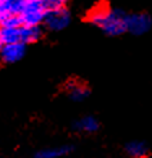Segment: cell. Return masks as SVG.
<instances>
[{
    "label": "cell",
    "instance_id": "12",
    "mask_svg": "<svg viewBox=\"0 0 152 158\" xmlns=\"http://www.w3.org/2000/svg\"><path fill=\"white\" fill-rule=\"evenodd\" d=\"M0 46H2V45H0Z\"/></svg>",
    "mask_w": 152,
    "mask_h": 158
},
{
    "label": "cell",
    "instance_id": "10",
    "mask_svg": "<svg viewBox=\"0 0 152 158\" xmlns=\"http://www.w3.org/2000/svg\"><path fill=\"white\" fill-rule=\"evenodd\" d=\"M125 153L130 158H148V147L142 140H130L125 144Z\"/></svg>",
    "mask_w": 152,
    "mask_h": 158
},
{
    "label": "cell",
    "instance_id": "1",
    "mask_svg": "<svg viewBox=\"0 0 152 158\" xmlns=\"http://www.w3.org/2000/svg\"><path fill=\"white\" fill-rule=\"evenodd\" d=\"M126 13L119 8H112L106 4L94 6L88 13V21L107 36H121L126 34L125 26Z\"/></svg>",
    "mask_w": 152,
    "mask_h": 158
},
{
    "label": "cell",
    "instance_id": "3",
    "mask_svg": "<svg viewBox=\"0 0 152 158\" xmlns=\"http://www.w3.org/2000/svg\"><path fill=\"white\" fill-rule=\"evenodd\" d=\"M45 13L46 9L43 5L41 0H26L23 3L20 17L25 26L37 27V26H43Z\"/></svg>",
    "mask_w": 152,
    "mask_h": 158
},
{
    "label": "cell",
    "instance_id": "6",
    "mask_svg": "<svg viewBox=\"0 0 152 158\" xmlns=\"http://www.w3.org/2000/svg\"><path fill=\"white\" fill-rule=\"evenodd\" d=\"M27 45L20 43L2 44L0 46V62L4 64H14L25 58Z\"/></svg>",
    "mask_w": 152,
    "mask_h": 158
},
{
    "label": "cell",
    "instance_id": "5",
    "mask_svg": "<svg viewBox=\"0 0 152 158\" xmlns=\"http://www.w3.org/2000/svg\"><path fill=\"white\" fill-rule=\"evenodd\" d=\"M71 23V13L67 8L46 10L43 26L52 32H59L66 30Z\"/></svg>",
    "mask_w": 152,
    "mask_h": 158
},
{
    "label": "cell",
    "instance_id": "4",
    "mask_svg": "<svg viewBox=\"0 0 152 158\" xmlns=\"http://www.w3.org/2000/svg\"><path fill=\"white\" fill-rule=\"evenodd\" d=\"M125 26L126 32L134 36H142L152 28V17L146 12L126 13Z\"/></svg>",
    "mask_w": 152,
    "mask_h": 158
},
{
    "label": "cell",
    "instance_id": "7",
    "mask_svg": "<svg viewBox=\"0 0 152 158\" xmlns=\"http://www.w3.org/2000/svg\"><path fill=\"white\" fill-rule=\"evenodd\" d=\"M63 91L67 95L68 99L72 102H84L85 99L89 98L90 95V88L81 80L77 78H71L65 85H63Z\"/></svg>",
    "mask_w": 152,
    "mask_h": 158
},
{
    "label": "cell",
    "instance_id": "9",
    "mask_svg": "<svg viewBox=\"0 0 152 158\" xmlns=\"http://www.w3.org/2000/svg\"><path fill=\"white\" fill-rule=\"evenodd\" d=\"M72 145L63 144V145H53L46 147L37 151L35 153V158H63L72 152Z\"/></svg>",
    "mask_w": 152,
    "mask_h": 158
},
{
    "label": "cell",
    "instance_id": "11",
    "mask_svg": "<svg viewBox=\"0 0 152 158\" xmlns=\"http://www.w3.org/2000/svg\"><path fill=\"white\" fill-rule=\"evenodd\" d=\"M70 0H41L43 5L45 6L46 10L53 9H61V8H67Z\"/></svg>",
    "mask_w": 152,
    "mask_h": 158
},
{
    "label": "cell",
    "instance_id": "8",
    "mask_svg": "<svg viewBox=\"0 0 152 158\" xmlns=\"http://www.w3.org/2000/svg\"><path fill=\"white\" fill-rule=\"evenodd\" d=\"M101 129V123L98 121L97 117H94L92 114H86L77 118L74 122V130L77 132L83 134H94Z\"/></svg>",
    "mask_w": 152,
    "mask_h": 158
},
{
    "label": "cell",
    "instance_id": "2",
    "mask_svg": "<svg viewBox=\"0 0 152 158\" xmlns=\"http://www.w3.org/2000/svg\"><path fill=\"white\" fill-rule=\"evenodd\" d=\"M43 27L21 25L18 27H0V44H34L43 37Z\"/></svg>",
    "mask_w": 152,
    "mask_h": 158
}]
</instances>
